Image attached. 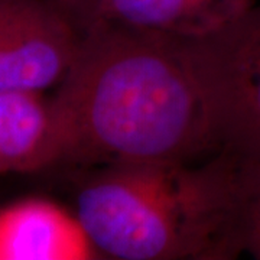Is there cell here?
Returning <instances> with one entry per match:
<instances>
[{
	"instance_id": "1",
	"label": "cell",
	"mask_w": 260,
	"mask_h": 260,
	"mask_svg": "<svg viewBox=\"0 0 260 260\" xmlns=\"http://www.w3.org/2000/svg\"><path fill=\"white\" fill-rule=\"evenodd\" d=\"M49 106V169L198 164L217 153L182 38L87 26Z\"/></svg>"
},
{
	"instance_id": "2",
	"label": "cell",
	"mask_w": 260,
	"mask_h": 260,
	"mask_svg": "<svg viewBox=\"0 0 260 260\" xmlns=\"http://www.w3.org/2000/svg\"><path fill=\"white\" fill-rule=\"evenodd\" d=\"M73 211L100 259L230 260L233 158L65 171Z\"/></svg>"
},
{
	"instance_id": "3",
	"label": "cell",
	"mask_w": 260,
	"mask_h": 260,
	"mask_svg": "<svg viewBox=\"0 0 260 260\" xmlns=\"http://www.w3.org/2000/svg\"><path fill=\"white\" fill-rule=\"evenodd\" d=\"M217 153L260 162V6L211 35L184 39Z\"/></svg>"
},
{
	"instance_id": "4",
	"label": "cell",
	"mask_w": 260,
	"mask_h": 260,
	"mask_svg": "<svg viewBox=\"0 0 260 260\" xmlns=\"http://www.w3.org/2000/svg\"><path fill=\"white\" fill-rule=\"evenodd\" d=\"M81 32L49 0H0V93H45L67 74Z\"/></svg>"
},
{
	"instance_id": "5",
	"label": "cell",
	"mask_w": 260,
	"mask_h": 260,
	"mask_svg": "<svg viewBox=\"0 0 260 260\" xmlns=\"http://www.w3.org/2000/svg\"><path fill=\"white\" fill-rule=\"evenodd\" d=\"M100 259L73 210L29 197L0 208V260Z\"/></svg>"
},
{
	"instance_id": "6",
	"label": "cell",
	"mask_w": 260,
	"mask_h": 260,
	"mask_svg": "<svg viewBox=\"0 0 260 260\" xmlns=\"http://www.w3.org/2000/svg\"><path fill=\"white\" fill-rule=\"evenodd\" d=\"M254 6V0H95L81 23H110L182 39L223 29Z\"/></svg>"
},
{
	"instance_id": "7",
	"label": "cell",
	"mask_w": 260,
	"mask_h": 260,
	"mask_svg": "<svg viewBox=\"0 0 260 260\" xmlns=\"http://www.w3.org/2000/svg\"><path fill=\"white\" fill-rule=\"evenodd\" d=\"M52 120L49 95L0 93V177L51 168Z\"/></svg>"
},
{
	"instance_id": "8",
	"label": "cell",
	"mask_w": 260,
	"mask_h": 260,
	"mask_svg": "<svg viewBox=\"0 0 260 260\" xmlns=\"http://www.w3.org/2000/svg\"><path fill=\"white\" fill-rule=\"evenodd\" d=\"M233 220L240 254L260 259V162L233 158Z\"/></svg>"
},
{
	"instance_id": "9",
	"label": "cell",
	"mask_w": 260,
	"mask_h": 260,
	"mask_svg": "<svg viewBox=\"0 0 260 260\" xmlns=\"http://www.w3.org/2000/svg\"><path fill=\"white\" fill-rule=\"evenodd\" d=\"M49 2L62 10L81 32V23L95 0H49Z\"/></svg>"
}]
</instances>
